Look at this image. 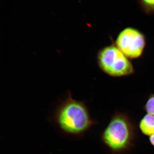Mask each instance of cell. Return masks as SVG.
Instances as JSON below:
<instances>
[{
	"mask_svg": "<svg viewBox=\"0 0 154 154\" xmlns=\"http://www.w3.org/2000/svg\"><path fill=\"white\" fill-rule=\"evenodd\" d=\"M53 120L62 132L73 137L82 136L96 123L85 103L73 99L70 91L57 107Z\"/></svg>",
	"mask_w": 154,
	"mask_h": 154,
	"instance_id": "cell-1",
	"label": "cell"
},
{
	"mask_svg": "<svg viewBox=\"0 0 154 154\" xmlns=\"http://www.w3.org/2000/svg\"><path fill=\"white\" fill-rule=\"evenodd\" d=\"M135 126L129 116L116 111L101 136V140L113 153H124L134 146Z\"/></svg>",
	"mask_w": 154,
	"mask_h": 154,
	"instance_id": "cell-2",
	"label": "cell"
},
{
	"mask_svg": "<svg viewBox=\"0 0 154 154\" xmlns=\"http://www.w3.org/2000/svg\"><path fill=\"white\" fill-rule=\"evenodd\" d=\"M99 68L112 77L127 76L134 74L133 65L115 45H110L99 50L97 55Z\"/></svg>",
	"mask_w": 154,
	"mask_h": 154,
	"instance_id": "cell-3",
	"label": "cell"
},
{
	"mask_svg": "<svg viewBox=\"0 0 154 154\" xmlns=\"http://www.w3.org/2000/svg\"><path fill=\"white\" fill-rule=\"evenodd\" d=\"M115 45L129 59L139 58L145 48L146 36L137 28L127 27L119 33Z\"/></svg>",
	"mask_w": 154,
	"mask_h": 154,
	"instance_id": "cell-4",
	"label": "cell"
},
{
	"mask_svg": "<svg viewBox=\"0 0 154 154\" xmlns=\"http://www.w3.org/2000/svg\"><path fill=\"white\" fill-rule=\"evenodd\" d=\"M139 127L143 134L151 136L154 134V116L147 114L141 119Z\"/></svg>",
	"mask_w": 154,
	"mask_h": 154,
	"instance_id": "cell-5",
	"label": "cell"
},
{
	"mask_svg": "<svg viewBox=\"0 0 154 154\" xmlns=\"http://www.w3.org/2000/svg\"><path fill=\"white\" fill-rule=\"evenodd\" d=\"M141 8L145 13L154 15V0H137Z\"/></svg>",
	"mask_w": 154,
	"mask_h": 154,
	"instance_id": "cell-6",
	"label": "cell"
},
{
	"mask_svg": "<svg viewBox=\"0 0 154 154\" xmlns=\"http://www.w3.org/2000/svg\"><path fill=\"white\" fill-rule=\"evenodd\" d=\"M144 110L148 114L154 116V94L149 96L144 106Z\"/></svg>",
	"mask_w": 154,
	"mask_h": 154,
	"instance_id": "cell-7",
	"label": "cell"
},
{
	"mask_svg": "<svg viewBox=\"0 0 154 154\" xmlns=\"http://www.w3.org/2000/svg\"><path fill=\"white\" fill-rule=\"evenodd\" d=\"M149 140L151 144L154 147V134L151 136L149 137Z\"/></svg>",
	"mask_w": 154,
	"mask_h": 154,
	"instance_id": "cell-8",
	"label": "cell"
}]
</instances>
